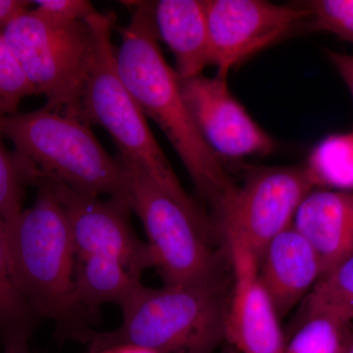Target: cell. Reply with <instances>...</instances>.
<instances>
[{"label":"cell","instance_id":"obj_13","mask_svg":"<svg viewBox=\"0 0 353 353\" xmlns=\"http://www.w3.org/2000/svg\"><path fill=\"white\" fill-rule=\"evenodd\" d=\"M259 271L281 318L303 303L323 275L317 253L292 225L266 246Z\"/></svg>","mask_w":353,"mask_h":353},{"label":"cell","instance_id":"obj_26","mask_svg":"<svg viewBox=\"0 0 353 353\" xmlns=\"http://www.w3.org/2000/svg\"><path fill=\"white\" fill-rule=\"evenodd\" d=\"M32 3L26 0H0V34L14 18L29 10Z\"/></svg>","mask_w":353,"mask_h":353},{"label":"cell","instance_id":"obj_24","mask_svg":"<svg viewBox=\"0 0 353 353\" xmlns=\"http://www.w3.org/2000/svg\"><path fill=\"white\" fill-rule=\"evenodd\" d=\"M32 3L37 13L58 24L83 22L99 12L88 0H37Z\"/></svg>","mask_w":353,"mask_h":353},{"label":"cell","instance_id":"obj_15","mask_svg":"<svg viewBox=\"0 0 353 353\" xmlns=\"http://www.w3.org/2000/svg\"><path fill=\"white\" fill-rule=\"evenodd\" d=\"M157 38L175 58L181 80L202 75L211 66L205 0H160L152 2Z\"/></svg>","mask_w":353,"mask_h":353},{"label":"cell","instance_id":"obj_11","mask_svg":"<svg viewBox=\"0 0 353 353\" xmlns=\"http://www.w3.org/2000/svg\"><path fill=\"white\" fill-rule=\"evenodd\" d=\"M180 83L201 138L223 162L267 157L275 152V139L234 97L228 77L199 75L180 79Z\"/></svg>","mask_w":353,"mask_h":353},{"label":"cell","instance_id":"obj_12","mask_svg":"<svg viewBox=\"0 0 353 353\" xmlns=\"http://www.w3.org/2000/svg\"><path fill=\"white\" fill-rule=\"evenodd\" d=\"M232 270L225 340L240 353H284L281 317L259 277V259L243 239L223 234Z\"/></svg>","mask_w":353,"mask_h":353},{"label":"cell","instance_id":"obj_28","mask_svg":"<svg viewBox=\"0 0 353 353\" xmlns=\"http://www.w3.org/2000/svg\"><path fill=\"white\" fill-rule=\"evenodd\" d=\"M343 353H353V333L348 339L347 345H345V350Z\"/></svg>","mask_w":353,"mask_h":353},{"label":"cell","instance_id":"obj_20","mask_svg":"<svg viewBox=\"0 0 353 353\" xmlns=\"http://www.w3.org/2000/svg\"><path fill=\"white\" fill-rule=\"evenodd\" d=\"M352 333V324L334 316H308L285 340L284 353H343Z\"/></svg>","mask_w":353,"mask_h":353},{"label":"cell","instance_id":"obj_6","mask_svg":"<svg viewBox=\"0 0 353 353\" xmlns=\"http://www.w3.org/2000/svg\"><path fill=\"white\" fill-rule=\"evenodd\" d=\"M117 158L126 174L128 201L143 223L153 268L164 285L201 284L225 276L213 225L192 214L132 159Z\"/></svg>","mask_w":353,"mask_h":353},{"label":"cell","instance_id":"obj_9","mask_svg":"<svg viewBox=\"0 0 353 353\" xmlns=\"http://www.w3.org/2000/svg\"><path fill=\"white\" fill-rule=\"evenodd\" d=\"M211 66L228 77L260 51L306 25L301 4L281 6L263 0H205Z\"/></svg>","mask_w":353,"mask_h":353},{"label":"cell","instance_id":"obj_18","mask_svg":"<svg viewBox=\"0 0 353 353\" xmlns=\"http://www.w3.org/2000/svg\"><path fill=\"white\" fill-rule=\"evenodd\" d=\"M303 165L314 189L353 192V130L323 138Z\"/></svg>","mask_w":353,"mask_h":353},{"label":"cell","instance_id":"obj_8","mask_svg":"<svg viewBox=\"0 0 353 353\" xmlns=\"http://www.w3.org/2000/svg\"><path fill=\"white\" fill-rule=\"evenodd\" d=\"M313 189L303 164L252 168L214 223L216 232L221 238L225 233L240 236L259 261L268 243L292 226Z\"/></svg>","mask_w":353,"mask_h":353},{"label":"cell","instance_id":"obj_19","mask_svg":"<svg viewBox=\"0 0 353 353\" xmlns=\"http://www.w3.org/2000/svg\"><path fill=\"white\" fill-rule=\"evenodd\" d=\"M328 314L353 322V254L320 279L301 307V317Z\"/></svg>","mask_w":353,"mask_h":353},{"label":"cell","instance_id":"obj_10","mask_svg":"<svg viewBox=\"0 0 353 353\" xmlns=\"http://www.w3.org/2000/svg\"><path fill=\"white\" fill-rule=\"evenodd\" d=\"M50 188L63 208L71 229L77 257L101 255L124 265L134 278L153 268L152 252L132 227V208L121 197L90 196L57 183H41ZM37 185V187H39Z\"/></svg>","mask_w":353,"mask_h":353},{"label":"cell","instance_id":"obj_29","mask_svg":"<svg viewBox=\"0 0 353 353\" xmlns=\"http://www.w3.org/2000/svg\"><path fill=\"white\" fill-rule=\"evenodd\" d=\"M222 353H240V352H236V350H234V347H232L231 345H228L227 347H224V350H223Z\"/></svg>","mask_w":353,"mask_h":353},{"label":"cell","instance_id":"obj_21","mask_svg":"<svg viewBox=\"0 0 353 353\" xmlns=\"http://www.w3.org/2000/svg\"><path fill=\"white\" fill-rule=\"evenodd\" d=\"M301 6L309 12V29L353 44V0H311Z\"/></svg>","mask_w":353,"mask_h":353},{"label":"cell","instance_id":"obj_27","mask_svg":"<svg viewBox=\"0 0 353 353\" xmlns=\"http://www.w3.org/2000/svg\"><path fill=\"white\" fill-rule=\"evenodd\" d=\"M88 353H157L141 345H131V343H124V345H113L101 348V350H88Z\"/></svg>","mask_w":353,"mask_h":353},{"label":"cell","instance_id":"obj_25","mask_svg":"<svg viewBox=\"0 0 353 353\" xmlns=\"http://www.w3.org/2000/svg\"><path fill=\"white\" fill-rule=\"evenodd\" d=\"M325 53L347 85L353 101V55L332 50H325Z\"/></svg>","mask_w":353,"mask_h":353},{"label":"cell","instance_id":"obj_14","mask_svg":"<svg viewBox=\"0 0 353 353\" xmlns=\"http://www.w3.org/2000/svg\"><path fill=\"white\" fill-rule=\"evenodd\" d=\"M292 226L317 253L324 277L353 254V192L313 189Z\"/></svg>","mask_w":353,"mask_h":353},{"label":"cell","instance_id":"obj_7","mask_svg":"<svg viewBox=\"0 0 353 353\" xmlns=\"http://www.w3.org/2000/svg\"><path fill=\"white\" fill-rule=\"evenodd\" d=\"M0 34L37 94L48 99L43 108L79 117L94 59L87 21L58 24L32 9L14 18Z\"/></svg>","mask_w":353,"mask_h":353},{"label":"cell","instance_id":"obj_3","mask_svg":"<svg viewBox=\"0 0 353 353\" xmlns=\"http://www.w3.org/2000/svg\"><path fill=\"white\" fill-rule=\"evenodd\" d=\"M0 134L14 146V161L25 185L62 183L90 196L128 199L123 164L77 116L46 108L17 112L0 118Z\"/></svg>","mask_w":353,"mask_h":353},{"label":"cell","instance_id":"obj_4","mask_svg":"<svg viewBox=\"0 0 353 353\" xmlns=\"http://www.w3.org/2000/svg\"><path fill=\"white\" fill-rule=\"evenodd\" d=\"M225 276L194 285H141L110 331L90 330L81 339L88 350L141 345L157 353H213L225 340L232 281Z\"/></svg>","mask_w":353,"mask_h":353},{"label":"cell","instance_id":"obj_5","mask_svg":"<svg viewBox=\"0 0 353 353\" xmlns=\"http://www.w3.org/2000/svg\"><path fill=\"white\" fill-rule=\"evenodd\" d=\"M94 39V59L85 83L79 117L110 134L119 153L139 165L159 187L199 219L209 222L203 208L190 196L158 145L146 117L123 83L116 63L112 13L97 12L87 20Z\"/></svg>","mask_w":353,"mask_h":353},{"label":"cell","instance_id":"obj_23","mask_svg":"<svg viewBox=\"0 0 353 353\" xmlns=\"http://www.w3.org/2000/svg\"><path fill=\"white\" fill-rule=\"evenodd\" d=\"M0 134V219L8 222L23 210L25 183L16 166L12 152H9Z\"/></svg>","mask_w":353,"mask_h":353},{"label":"cell","instance_id":"obj_17","mask_svg":"<svg viewBox=\"0 0 353 353\" xmlns=\"http://www.w3.org/2000/svg\"><path fill=\"white\" fill-rule=\"evenodd\" d=\"M39 318L14 278L7 248L6 222L0 219V341L4 353L29 350L28 345Z\"/></svg>","mask_w":353,"mask_h":353},{"label":"cell","instance_id":"obj_30","mask_svg":"<svg viewBox=\"0 0 353 353\" xmlns=\"http://www.w3.org/2000/svg\"><path fill=\"white\" fill-rule=\"evenodd\" d=\"M15 353H30V352H29V350H26V352H15Z\"/></svg>","mask_w":353,"mask_h":353},{"label":"cell","instance_id":"obj_1","mask_svg":"<svg viewBox=\"0 0 353 353\" xmlns=\"http://www.w3.org/2000/svg\"><path fill=\"white\" fill-rule=\"evenodd\" d=\"M129 24L117 27L116 63L123 83L145 117L159 126L183 162L212 222L226 210L238 185L226 164L201 138L181 88L180 79L163 57L152 18V2H132Z\"/></svg>","mask_w":353,"mask_h":353},{"label":"cell","instance_id":"obj_2","mask_svg":"<svg viewBox=\"0 0 353 353\" xmlns=\"http://www.w3.org/2000/svg\"><path fill=\"white\" fill-rule=\"evenodd\" d=\"M37 188L32 206L6 222L11 268L26 301L54 323L58 338L80 341L95 316L74 297L77 254L68 218L48 185Z\"/></svg>","mask_w":353,"mask_h":353},{"label":"cell","instance_id":"obj_16","mask_svg":"<svg viewBox=\"0 0 353 353\" xmlns=\"http://www.w3.org/2000/svg\"><path fill=\"white\" fill-rule=\"evenodd\" d=\"M141 285V280L117 259L101 255L77 257L74 297L81 307L92 314L105 304L123 307Z\"/></svg>","mask_w":353,"mask_h":353},{"label":"cell","instance_id":"obj_22","mask_svg":"<svg viewBox=\"0 0 353 353\" xmlns=\"http://www.w3.org/2000/svg\"><path fill=\"white\" fill-rule=\"evenodd\" d=\"M37 94L0 34V118L18 112L25 97Z\"/></svg>","mask_w":353,"mask_h":353}]
</instances>
